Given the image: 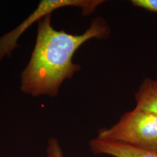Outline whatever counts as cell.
<instances>
[{
	"label": "cell",
	"mask_w": 157,
	"mask_h": 157,
	"mask_svg": "<svg viewBox=\"0 0 157 157\" xmlns=\"http://www.w3.org/2000/svg\"><path fill=\"white\" fill-rule=\"evenodd\" d=\"M131 2L135 7L157 13V0H132Z\"/></svg>",
	"instance_id": "6"
},
{
	"label": "cell",
	"mask_w": 157,
	"mask_h": 157,
	"mask_svg": "<svg viewBox=\"0 0 157 157\" xmlns=\"http://www.w3.org/2000/svg\"><path fill=\"white\" fill-rule=\"evenodd\" d=\"M48 157H63L61 148L56 139L50 138L49 140Z\"/></svg>",
	"instance_id": "7"
},
{
	"label": "cell",
	"mask_w": 157,
	"mask_h": 157,
	"mask_svg": "<svg viewBox=\"0 0 157 157\" xmlns=\"http://www.w3.org/2000/svg\"><path fill=\"white\" fill-rule=\"evenodd\" d=\"M97 138L157 153V115L135 107L112 127L100 129Z\"/></svg>",
	"instance_id": "2"
},
{
	"label": "cell",
	"mask_w": 157,
	"mask_h": 157,
	"mask_svg": "<svg viewBox=\"0 0 157 157\" xmlns=\"http://www.w3.org/2000/svg\"><path fill=\"white\" fill-rule=\"evenodd\" d=\"M50 20L51 15H48L38 21L34 50L21 74V90L34 97H56L63 82L81 69L72 60L76 50L90 39H105L110 34L109 25L99 17L80 35L56 30Z\"/></svg>",
	"instance_id": "1"
},
{
	"label": "cell",
	"mask_w": 157,
	"mask_h": 157,
	"mask_svg": "<svg viewBox=\"0 0 157 157\" xmlns=\"http://www.w3.org/2000/svg\"><path fill=\"white\" fill-rule=\"evenodd\" d=\"M136 107L157 115V78H146L135 94Z\"/></svg>",
	"instance_id": "5"
},
{
	"label": "cell",
	"mask_w": 157,
	"mask_h": 157,
	"mask_svg": "<svg viewBox=\"0 0 157 157\" xmlns=\"http://www.w3.org/2000/svg\"><path fill=\"white\" fill-rule=\"evenodd\" d=\"M103 2V0H42L37 8L21 24L0 37V60L5 56H10L18 47L17 40L27 29L46 15H51L56 10L64 7H77L82 9V15H90Z\"/></svg>",
	"instance_id": "3"
},
{
	"label": "cell",
	"mask_w": 157,
	"mask_h": 157,
	"mask_svg": "<svg viewBox=\"0 0 157 157\" xmlns=\"http://www.w3.org/2000/svg\"><path fill=\"white\" fill-rule=\"evenodd\" d=\"M91 151L95 154H106L113 157H157V153L148 151L115 141L94 138L90 142Z\"/></svg>",
	"instance_id": "4"
}]
</instances>
